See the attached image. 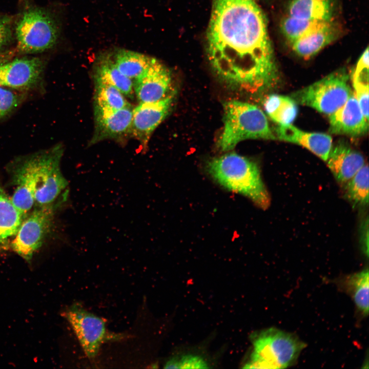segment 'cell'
I'll use <instances>...</instances> for the list:
<instances>
[{"label":"cell","mask_w":369,"mask_h":369,"mask_svg":"<svg viewBox=\"0 0 369 369\" xmlns=\"http://www.w3.org/2000/svg\"><path fill=\"white\" fill-rule=\"evenodd\" d=\"M207 56L217 77L250 93L278 79L266 22L255 0H213L207 35Z\"/></svg>","instance_id":"cell-1"},{"label":"cell","mask_w":369,"mask_h":369,"mask_svg":"<svg viewBox=\"0 0 369 369\" xmlns=\"http://www.w3.org/2000/svg\"><path fill=\"white\" fill-rule=\"evenodd\" d=\"M210 175L225 189L240 194L266 209L270 198L256 162L234 152L214 157L207 163Z\"/></svg>","instance_id":"cell-2"},{"label":"cell","mask_w":369,"mask_h":369,"mask_svg":"<svg viewBox=\"0 0 369 369\" xmlns=\"http://www.w3.org/2000/svg\"><path fill=\"white\" fill-rule=\"evenodd\" d=\"M223 129L217 142L222 151L248 139H275L264 113L256 105L237 100L223 104Z\"/></svg>","instance_id":"cell-3"},{"label":"cell","mask_w":369,"mask_h":369,"mask_svg":"<svg viewBox=\"0 0 369 369\" xmlns=\"http://www.w3.org/2000/svg\"><path fill=\"white\" fill-rule=\"evenodd\" d=\"M57 16L48 9L29 5L17 19L15 36L17 51L24 54L42 53L54 47L60 35Z\"/></svg>","instance_id":"cell-4"},{"label":"cell","mask_w":369,"mask_h":369,"mask_svg":"<svg viewBox=\"0 0 369 369\" xmlns=\"http://www.w3.org/2000/svg\"><path fill=\"white\" fill-rule=\"evenodd\" d=\"M254 351L243 368H285L293 365L306 346L295 335L276 328L262 331L253 339Z\"/></svg>","instance_id":"cell-5"},{"label":"cell","mask_w":369,"mask_h":369,"mask_svg":"<svg viewBox=\"0 0 369 369\" xmlns=\"http://www.w3.org/2000/svg\"><path fill=\"white\" fill-rule=\"evenodd\" d=\"M63 316L71 325L84 353L90 360L97 357L102 344L131 337L128 334L109 331L106 319L89 311L79 302L66 308Z\"/></svg>","instance_id":"cell-6"},{"label":"cell","mask_w":369,"mask_h":369,"mask_svg":"<svg viewBox=\"0 0 369 369\" xmlns=\"http://www.w3.org/2000/svg\"><path fill=\"white\" fill-rule=\"evenodd\" d=\"M348 81L346 71L339 69L294 92L291 97L296 103L329 116L341 107L353 93Z\"/></svg>","instance_id":"cell-7"},{"label":"cell","mask_w":369,"mask_h":369,"mask_svg":"<svg viewBox=\"0 0 369 369\" xmlns=\"http://www.w3.org/2000/svg\"><path fill=\"white\" fill-rule=\"evenodd\" d=\"M63 201L52 204L36 206L23 220L11 243V247L28 263L43 245L53 225L54 216Z\"/></svg>","instance_id":"cell-8"},{"label":"cell","mask_w":369,"mask_h":369,"mask_svg":"<svg viewBox=\"0 0 369 369\" xmlns=\"http://www.w3.org/2000/svg\"><path fill=\"white\" fill-rule=\"evenodd\" d=\"M64 152L61 145L36 153L37 172L34 204L43 206L52 204L61 196L68 184L60 168Z\"/></svg>","instance_id":"cell-9"},{"label":"cell","mask_w":369,"mask_h":369,"mask_svg":"<svg viewBox=\"0 0 369 369\" xmlns=\"http://www.w3.org/2000/svg\"><path fill=\"white\" fill-rule=\"evenodd\" d=\"M175 89L164 98L152 102H139L132 111L131 135L145 148L156 128L171 112L175 101Z\"/></svg>","instance_id":"cell-10"},{"label":"cell","mask_w":369,"mask_h":369,"mask_svg":"<svg viewBox=\"0 0 369 369\" xmlns=\"http://www.w3.org/2000/svg\"><path fill=\"white\" fill-rule=\"evenodd\" d=\"M133 81L139 102L157 101L175 90L171 71L155 57L146 71Z\"/></svg>","instance_id":"cell-11"},{"label":"cell","mask_w":369,"mask_h":369,"mask_svg":"<svg viewBox=\"0 0 369 369\" xmlns=\"http://www.w3.org/2000/svg\"><path fill=\"white\" fill-rule=\"evenodd\" d=\"M45 63L37 57L25 56L6 61L1 67L0 86L16 90L33 88L40 80Z\"/></svg>","instance_id":"cell-12"},{"label":"cell","mask_w":369,"mask_h":369,"mask_svg":"<svg viewBox=\"0 0 369 369\" xmlns=\"http://www.w3.org/2000/svg\"><path fill=\"white\" fill-rule=\"evenodd\" d=\"M132 106L111 110L94 108V130L91 146L106 139L122 140L131 135Z\"/></svg>","instance_id":"cell-13"},{"label":"cell","mask_w":369,"mask_h":369,"mask_svg":"<svg viewBox=\"0 0 369 369\" xmlns=\"http://www.w3.org/2000/svg\"><path fill=\"white\" fill-rule=\"evenodd\" d=\"M37 172V154L25 158L14 171L15 190L11 199L15 207L26 215L34 204Z\"/></svg>","instance_id":"cell-14"},{"label":"cell","mask_w":369,"mask_h":369,"mask_svg":"<svg viewBox=\"0 0 369 369\" xmlns=\"http://www.w3.org/2000/svg\"><path fill=\"white\" fill-rule=\"evenodd\" d=\"M329 116L331 133L358 137L368 131V120L364 116L354 92L341 107Z\"/></svg>","instance_id":"cell-15"},{"label":"cell","mask_w":369,"mask_h":369,"mask_svg":"<svg viewBox=\"0 0 369 369\" xmlns=\"http://www.w3.org/2000/svg\"><path fill=\"white\" fill-rule=\"evenodd\" d=\"M325 161L336 180L342 184L350 180L365 164L360 152L342 142L332 147Z\"/></svg>","instance_id":"cell-16"},{"label":"cell","mask_w":369,"mask_h":369,"mask_svg":"<svg viewBox=\"0 0 369 369\" xmlns=\"http://www.w3.org/2000/svg\"><path fill=\"white\" fill-rule=\"evenodd\" d=\"M276 133L279 139L303 146L324 161L326 160L333 147L332 138L329 135L306 132L291 124L279 125Z\"/></svg>","instance_id":"cell-17"},{"label":"cell","mask_w":369,"mask_h":369,"mask_svg":"<svg viewBox=\"0 0 369 369\" xmlns=\"http://www.w3.org/2000/svg\"><path fill=\"white\" fill-rule=\"evenodd\" d=\"M337 34L332 21L322 22L291 44L298 56L309 58L334 40Z\"/></svg>","instance_id":"cell-18"},{"label":"cell","mask_w":369,"mask_h":369,"mask_svg":"<svg viewBox=\"0 0 369 369\" xmlns=\"http://www.w3.org/2000/svg\"><path fill=\"white\" fill-rule=\"evenodd\" d=\"M94 77L116 88L126 97L134 96L133 81L126 76L115 65L107 50L99 53L94 62Z\"/></svg>","instance_id":"cell-19"},{"label":"cell","mask_w":369,"mask_h":369,"mask_svg":"<svg viewBox=\"0 0 369 369\" xmlns=\"http://www.w3.org/2000/svg\"><path fill=\"white\" fill-rule=\"evenodd\" d=\"M107 51L120 72L132 80L146 71L154 58L142 53L121 48Z\"/></svg>","instance_id":"cell-20"},{"label":"cell","mask_w":369,"mask_h":369,"mask_svg":"<svg viewBox=\"0 0 369 369\" xmlns=\"http://www.w3.org/2000/svg\"><path fill=\"white\" fill-rule=\"evenodd\" d=\"M286 15L313 22H331L333 8L331 0H292Z\"/></svg>","instance_id":"cell-21"},{"label":"cell","mask_w":369,"mask_h":369,"mask_svg":"<svg viewBox=\"0 0 369 369\" xmlns=\"http://www.w3.org/2000/svg\"><path fill=\"white\" fill-rule=\"evenodd\" d=\"M25 216L0 186V245L15 236Z\"/></svg>","instance_id":"cell-22"},{"label":"cell","mask_w":369,"mask_h":369,"mask_svg":"<svg viewBox=\"0 0 369 369\" xmlns=\"http://www.w3.org/2000/svg\"><path fill=\"white\" fill-rule=\"evenodd\" d=\"M263 106L268 116L281 125L291 124L298 113L297 103L291 97L286 96L269 95L264 99Z\"/></svg>","instance_id":"cell-23"},{"label":"cell","mask_w":369,"mask_h":369,"mask_svg":"<svg viewBox=\"0 0 369 369\" xmlns=\"http://www.w3.org/2000/svg\"><path fill=\"white\" fill-rule=\"evenodd\" d=\"M94 108L104 110H115L132 106L119 90L97 78H94Z\"/></svg>","instance_id":"cell-24"},{"label":"cell","mask_w":369,"mask_h":369,"mask_svg":"<svg viewBox=\"0 0 369 369\" xmlns=\"http://www.w3.org/2000/svg\"><path fill=\"white\" fill-rule=\"evenodd\" d=\"M368 167L365 164L347 182L344 196L354 207H363L368 204Z\"/></svg>","instance_id":"cell-25"},{"label":"cell","mask_w":369,"mask_h":369,"mask_svg":"<svg viewBox=\"0 0 369 369\" xmlns=\"http://www.w3.org/2000/svg\"><path fill=\"white\" fill-rule=\"evenodd\" d=\"M369 274L368 268L348 276L346 279V287L361 313L364 316L368 314Z\"/></svg>","instance_id":"cell-26"},{"label":"cell","mask_w":369,"mask_h":369,"mask_svg":"<svg viewBox=\"0 0 369 369\" xmlns=\"http://www.w3.org/2000/svg\"><path fill=\"white\" fill-rule=\"evenodd\" d=\"M321 23L301 19L286 15L281 22L280 28L284 36L291 44Z\"/></svg>","instance_id":"cell-27"},{"label":"cell","mask_w":369,"mask_h":369,"mask_svg":"<svg viewBox=\"0 0 369 369\" xmlns=\"http://www.w3.org/2000/svg\"><path fill=\"white\" fill-rule=\"evenodd\" d=\"M20 96L9 88L0 86V118L14 110L20 102Z\"/></svg>","instance_id":"cell-28"},{"label":"cell","mask_w":369,"mask_h":369,"mask_svg":"<svg viewBox=\"0 0 369 369\" xmlns=\"http://www.w3.org/2000/svg\"><path fill=\"white\" fill-rule=\"evenodd\" d=\"M368 47L360 57L353 73V84L368 85Z\"/></svg>","instance_id":"cell-29"},{"label":"cell","mask_w":369,"mask_h":369,"mask_svg":"<svg viewBox=\"0 0 369 369\" xmlns=\"http://www.w3.org/2000/svg\"><path fill=\"white\" fill-rule=\"evenodd\" d=\"M12 34L11 18L8 15L0 14V50L11 42Z\"/></svg>","instance_id":"cell-30"},{"label":"cell","mask_w":369,"mask_h":369,"mask_svg":"<svg viewBox=\"0 0 369 369\" xmlns=\"http://www.w3.org/2000/svg\"><path fill=\"white\" fill-rule=\"evenodd\" d=\"M354 92L365 118L368 120L369 85L353 84Z\"/></svg>","instance_id":"cell-31"},{"label":"cell","mask_w":369,"mask_h":369,"mask_svg":"<svg viewBox=\"0 0 369 369\" xmlns=\"http://www.w3.org/2000/svg\"><path fill=\"white\" fill-rule=\"evenodd\" d=\"M180 368H207V363L200 357L186 355L179 359Z\"/></svg>","instance_id":"cell-32"},{"label":"cell","mask_w":369,"mask_h":369,"mask_svg":"<svg viewBox=\"0 0 369 369\" xmlns=\"http://www.w3.org/2000/svg\"><path fill=\"white\" fill-rule=\"evenodd\" d=\"M165 368H180L179 359L176 357L169 359L165 364Z\"/></svg>","instance_id":"cell-33"},{"label":"cell","mask_w":369,"mask_h":369,"mask_svg":"<svg viewBox=\"0 0 369 369\" xmlns=\"http://www.w3.org/2000/svg\"><path fill=\"white\" fill-rule=\"evenodd\" d=\"M6 61H7V60H5L4 59V57H3V56H2L0 54V69H1V66Z\"/></svg>","instance_id":"cell-34"}]
</instances>
